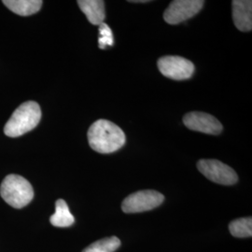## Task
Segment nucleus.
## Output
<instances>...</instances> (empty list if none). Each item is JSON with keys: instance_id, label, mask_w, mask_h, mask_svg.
<instances>
[{"instance_id": "nucleus-16", "label": "nucleus", "mask_w": 252, "mask_h": 252, "mask_svg": "<svg viewBox=\"0 0 252 252\" xmlns=\"http://www.w3.org/2000/svg\"><path fill=\"white\" fill-rule=\"evenodd\" d=\"M130 2H134V3H146V2H149V1H146V0H135V1H130Z\"/></svg>"}, {"instance_id": "nucleus-15", "label": "nucleus", "mask_w": 252, "mask_h": 252, "mask_svg": "<svg viewBox=\"0 0 252 252\" xmlns=\"http://www.w3.org/2000/svg\"><path fill=\"white\" fill-rule=\"evenodd\" d=\"M99 28V37H98V46L100 49L104 50L108 46L114 45V39H113V34L107 24L103 23L100 26Z\"/></svg>"}, {"instance_id": "nucleus-11", "label": "nucleus", "mask_w": 252, "mask_h": 252, "mask_svg": "<svg viewBox=\"0 0 252 252\" xmlns=\"http://www.w3.org/2000/svg\"><path fill=\"white\" fill-rule=\"evenodd\" d=\"M40 0H4L3 4L15 14L30 16L39 11L42 6Z\"/></svg>"}, {"instance_id": "nucleus-13", "label": "nucleus", "mask_w": 252, "mask_h": 252, "mask_svg": "<svg viewBox=\"0 0 252 252\" xmlns=\"http://www.w3.org/2000/svg\"><path fill=\"white\" fill-rule=\"evenodd\" d=\"M229 230L231 234L234 237H238V238L252 237V218L249 217V218H241V219L234 220L230 223Z\"/></svg>"}, {"instance_id": "nucleus-14", "label": "nucleus", "mask_w": 252, "mask_h": 252, "mask_svg": "<svg viewBox=\"0 0 252 252\" xmlns=\"http://www.w3.org/2000/svg\"><path fill=\"white\" fill-rule=\"evenodd\" d=\"M120 246V239L116 236H111L91 244L82 252H114L117 251Z\"/></svg>"}, {"instance_id": "nucleus-12", "label": "nucleus", "mask_w": 252, "mask_h": 252, "mask_svg": "<svg viewBox=\"0 0 252 252\" xmlns=\"http://www.w3.org/2000/svg\"><path fill=\"white\" fill-rule=\"evenodd\" d=\"M50 221L53 225L59 228H66L72 225L75 219L69 211V208L65 201L63 199H58L55 203V212L51 217Z\"/></svg>"}, {"instance_id": "nucleus-5", "label": "nucleus", "mask_w": 252, "mask_h": 252, "mask_svg": "<svg viewBox=\"0 0 252 252\" xmlns=\"http://www.w3.org/2000/svg\"><path fill=\"white\" fill-rule=\"evenodd\" d=\"M197 168L207 179L220 185H234L238 180L232 167L218 160H200Z\"/></svg>"}, {"instance_id": "nucleus-8", "label": "nucleus", "mask_w": 252, "mask_h": 252, "mask_svg": "<svg viewBox=\"0 0 252 252\" xmlns=\"http://www.w3.org/2000/svg\"><path fill=\"white\" fill-rule=\"evenodd\" d=\"M183 123L192 131L208 135H219L222 131V126L216 118L205 112L193 111L187 113L183 117Z\"/></svg>"}, {"instance_id": "nucleus-9", "label": "nucleus", "mask_w": 252, "mask_h": 252, "mask_svg": "<svg viewBox=\"0 0 252 252\" xmlns=\"http://www.w3.org/2000/svg\"><path fill=\"white\" fill-rule=\"evenodd\" d=\"M233 19L236 28L243 32L252 29V1L234 0L233 1Z\"/></svg>"}, {"instance_id": "nucleus-7", "label": "nucleus", "mask_w": 252, "mask_h": 252, "mask_svg": "<svg viewBox=\"0 0 252 252\" xmlns=\"http://www.w3.org/2000/svg\"><path fill=\"white\" fill-rule=\"evenodd\" d=\"M202 0L172 1L163 13L164 21L169 25H178L196 15L204 7Z\"/></svg>"}, {"instance_id": "nucleus-6", "label": "nucleus", "mask_w": 252, "mask_h": 252, "mask_svg": "<svg viewBox=\"0 0 252 252\" xmlns=\"http://www.w3.org/2000/svg\"><path fill=\"white\" fill-rule=\"evenodd\" d=\"M157 64L164 77L175 81L189 79L194 72V64L180 56H163L158 60Z\"/></svg>"}, {"instance_id": "nucleus-3", "label": "nucleus", "mask_w": 252, "mask_h": 252, "mask_svg": "<svg viewBox=\"0 0 252 252\" xmlns=\"http://www.w3.org/2000/svg\"><path fill=\"white\" fill-rule=\"evenodd\" d=\"M0 194L4 201L14 208H23L33 200L34 189L25 178L11 174L1 183Z\"/></svg>"}, {"instance_id": "nucleus-2", "label": "nucleus", "mask_w": 252, "mask_h": 252, "mask_svg": "<svg viewBox=\"0 0 252 252\" xmlns=\"http://www.w3.org/2000/svg\"><path fill=\"white\" fill-rule=\"evenodd\" d=\"M41 109L35 101H27L15 109L4 127L9 137H18L32 131L39 124Z\"/></svg>"}, {"instance_id": "nucleus-4", "label": "nucleus", "mask_w": 252, "mask_h": 252, "mask_svg": "<svg viewBox=\"0 0 252 252\" xmlns=\"http://www.w3.org/2000/svg\"><path fill=\"white\" fill-rule=\"evenodd\" d=\"M163 200L164 196L156 190H139L130 194L124 200L122 209L125 213L145 212L161 206Z\"/></svg>"}, {"instance_id": "nucleus-10", "label": "nucleus", "mask_w": 252, "mask_h": 252, "mask_svg": "<svg viewBox=\"0 0 252 252\" xmlns=\"http://www.w3.org/2000/svg\"><path fill=\"white\" fill-rule=\"evenodd\" d=\"M78 5L92 25L100 26L106 18L105 2L102 0H79Z\"/></svg>"}, {"instance_id": "nucleus-1", "label": "nucleus", "mask_w": 252, "mask_h": 252, "mask_svg": "<svg viewBox=\"0 0 252 252\" xmlns=\"http://www.w3.org/2000/svg\"><path fill=\"white\" fill-rule=\"evenodd\" d=\"M88 141L91 148L97 153H112L125 145L126 135L115 124L107 120H98L88 130Z\"/></svg>"}]
</instances>
